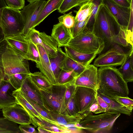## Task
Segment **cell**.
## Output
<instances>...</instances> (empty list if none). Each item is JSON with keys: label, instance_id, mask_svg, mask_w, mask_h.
Returning a JSON list of instances; mask_svg holds the SVG:
<instances>
[{"label": "cell", "instance_id": "obj_23", "mask_svg": "<svg viewBox=\"0 0 133 133\" xmlns=\"http://www.w3.org/2000/svg\"><path fill=\"white\" fill-rule=\"evenodd\" d=\"M66 54L60 47L57 49V56L54 58H49L51 70L57 82L61 72L63 70V63Z\"/></svg>", "mask_w": 133, "mask_h": 133}, {"label": "cell", "instance_id": "obj_48", "mask_svg": "<svg viewBox=\"0 0 133 133\" xmlns=\"http://www.w3.org/2000/svg\"><path fill=\"white\" fill-rule=\"evenodd\" d=\"M130 12L129 21L127 29L128 30L133 31V0H131L130 5Z\"/></svg>", "mask_w": 133, "mask_h": 133}, {"label": "cell", "instance_id": "obj_8", "mask_svg": "<svg viewBox=\"0 0 133 133\" xmlns=\"http://www.w3.org/2000/svg\"><path fill=\"white\" fill-rule=\"evenodd\" d=\"M97 95V91L92 89L76 87L74 99L79 114H92L89 111V109L96 100Z\"/></svg>", "mask_w": 133, "mask_h": 133}, {"label": "cell", "instance_id": "obj_27", "mask_svg": "<svg viewBox=\"0 0 133 133\" xmlns=\"http://www.w3.org/2000/svg\"><path fill=\"white\" fill-rule=\"evenodd\" d=\"M97 94L109 105V112L122 114L130 116L132 113V110L122 105L115 99L106 96L97 92Z\"/></svg>", "mask_w": 133, "mask_h": 133}, {"label": "cell", "instance_id": "obj_19", "mask_svg": "<svg viewBox=\"0 0 133 133\" xmlns=\"http://www.w3.org/2000/svg\"><path fill=\"white\" fill-rule=\"evenodd\" d=\"M66 56L79 63L87 66L98 54L97 53L87 54L77 51L67 46H64Z\"/></svg>", "mask_w": 133, "mask_h": 133}, {"label": "cell", "instance_id": "obj_6", "mask_svg": "<svg viewBox=\"0 0 133 133\" xmlns=\"http://www.w3.org/2000/svg\"><path fill=\"white\" fill-rule=\"evenodd\" d=\"M66 46L82 53L98 54L104 45L101 39L86 28L82 33L72 38Z\"/></svg>", "mask_w": 133, "mask_h": 133}, {"label": "cell", "instance_id": "obj_4", "mask_svg": "<svg viewBox=\"0 0 133 133\" xmlns=\"http://www.w3.org/2000/svg\"><path fill=\"white\" fill-rule=\"evenodd\" d=\"M121 114L106 112L98 115L89 114L78 123L83 129L92 133H108Z\"/></svg>", "mask_w": 133, "mask_h": 133}, {"label": "cell", "instance_id": "obj_40", "mask_svg": "<svg viewBox=\"0 0 133 133\" xmlns=\"http://www.w3.org/2000/svg\"><path fill=\"white\" fill-rule=\"evenodd\" d=\"M114 98L122 105L132 111L133 108V100L132 99L128 97L116 96Z\"/></svg>", "mask_w": 133, "mask_h": 133}, {"label": "cell", "instance_id": "obj_32", "mask_svg": "<svg viewBox=\"0 0 133 133\" xmlns=\"http://www.w3.org/2000/svg\"><path fill=\"white\" fill-rule=\"evenodd\" d=\"M91 0H63L57 10L59 13L64 14L73 8L81 6Z\"/></svg>", "mask_w": 133, "mask_h": 133}, {"label": "cell", "instance_id": "obj_52", "mask_svg": "<svg viewBox=\"0 0 133 133\" xmlns=\"http://www.w3.org/2000/svg\"><path fill=\"white\" fill-rule=\"evenodd\" d=\"M2 78H3V77L1 72L0 71V79Z\"/></svg>", "mask_w": 133, "mask_h": 133}, {"label": "cell", "instance_id": "obj_13", "mask_svg": "<svg viewBox=\"0 0 133 133\" xmlns=\"http://www.w3.org/2000/svg\"><path fill=\"white\" fill-rule=\"evenodd\" d=\"M102 3L115 17L121 27L127 29L130 19V8L122 6L111 0H102Z\"/></svg>", "mask_w": 133, "mask_h": 133}, {"label": "cell", "instance_id": "obj_26", "mask_svg": "<svg viewBox=\"0 0 133 133\" xmlns=\"http://www.w3.org/2000/svg\"><path fill=\"white\" fill-rule=\"evenodd\" d=\"M32 124L36 127L42 128L49 131L50 133H68L67 131L62 126L48 122L43 119H40L37 117L31 118Z\"/></svg>", "mask_w": 133, "mask_h": 133}, {"label": "cell", "instance_id": "obj_10", "mask_svg": "<svg viewBox=\"0 0 133 133\" xmlns=\"http://www.w3.org/2000/svg\"><path fill=\"white\" fill-rule=\"evenodd\" d=\"M2 109L4 117L11 121L20 124H32L30 115L22 106L17 103Z\"/></svg>", "mask_w": 133, "mask_h": 133}, {"label": "cell", "instance_id": "obj_37", "mask_svg": "<svg viewBox=\"0 0 133 133\" xmlns=\"http://www.w3.org/2000/svg\"><path fill=\"white\" fill-rule=\"evenodd\" d=\"M59 22L62 24L66 28L70 30L74 26L75 20L72 12L64 14L58 18Z\"/></svg>", "mask_w": 133, "mask_h": 133}, {"label": "cell", "instance_id": "obj_41", "mask_svg": "<svg viewBox=\"0 0 133 133\" xmlns=\"http://www.w3.org/2000/svg\"><path fill=\"white\" fill-rule=\"evenodd\" d=\"M7 6L14 9L20 10L25 6L24 0H4Z\"/></svg>", "mask_w": 133, "mask_h": 133}, {"label": "cell", "instance_id": "obj_7", "mask_svg": "<svg viewBox=\"0 0 133 133\" xmlns=\"http://www.w3.org/2000/svg\"><path fill=\"white\" fill-rule=\"evenodd\" d=\"M66 86L52 85L48 90H40L44 105L47 110L67 115L65 100Z\"/></svg>", "mask_w": 133, "mask_h": 133}, {"label": "cell", "instance_id": "obj_35", "mask_svg": "<svg viewBox=\"0 0 133 133\" xmlns=\"http://www.w3.org/2000/svg\"><path fill=\"white\" fill-rule=\"evenodd\" d=\"M29 75L23 74H17L10 76L6 80L16 90H17L20 88L23 81Z\"/></svg>", "mask_w": 133, "mask_h": 133}, {"label": "cell", "instance_id": "obj_25", "mask_svg": "<svg viewBox=\"0 0 133 133\" xmlns=\"http://www.w3.org/2000/svg\"><path fill=\"white\" fill-rule=\"evenodd\" d=\"M133 53L128 56L118 70L127 83L133 81Z\"/></svg>", "mask_w": 133, "mask_h": 133}, {"label": "cell", "instance_id": "obj_51", "mask_svg": "<svg viewBox=\"0 0 133 133\" xmlns=\"http://www.w3.org/2000/svg\"><path fill=\"white\" fill-rule=\"evenodd\" d=\"M30 3H32L36 1H39L41 0H26Z\"/></svg>", "mask_w": 133, "mask_h": 133}, {"label": "cell", "instance_id": "obj_45", "mask_svg": "<svg viewBox=\"0 0 133 133\" xmlns=\"http://www.w3.org/2000/svg\"><path fill=\"white\" fill-rule=\"evenodd\" d=\"M69 133H82L84 132L81 127L74 126L65 128Z\"/></svg>", "mask_w": 133, "mask_h": 133}, {"label": "cell", "instance_id": "obj_2", "mask_svg": "<svg viewBox=\"0 0 133 133\" xmlns=\"http://www.w3.org/2000/svg\"><path fill=\"white\" fill-rule=\"evenodd\" d=\"M97 92L109 97H127L129 91L127 83L114 67H99L98 70Z\"/></svg>", "mask_w": 133, "mask_h": 133}, {"label": "cell", "instance_id": "obj_44", "mask_svg": "<svg viewBox=\"0 0 133 133\" xmlns=\"http://www.w3.org/2000/svg\"><path fill=\"white\" fill-rule=\"evenodd\" d=\"M19 128L22 133H36L37 131L30 124H20Z\"/></svg>", "mask_w": 133, "mask_h": 133}, {"label": "cell", "instance_id": "obj_3", "mask_svg": "<svg viewBox=\"0 0 133 133\" xmlns=\"http://www.w3.org/2000/svg\"><path fill=\"white\" fill-rule=\"evenodd\" d=\"M28 61L16 53L5 39L0 43V71L3 79L17 74L29 75Z\"/></svg>", "mask_w": 133, "mask_h": 133}, {"label": "cell", "instance_id": "obj_14", "mask_svg": "<svg viewBox=\"0 0 133 133\" xmlns=\"http://www.w3.org/2000/svg\"><path fill=\"white\" fill-rule=\"evenodd\" d=\"M19 89L25 97L46 110L44 105L41 91L32 82L29 75L25 78Z\"/></svg>", "mask_w": 133, "mask_h": 133}, {"label": "cell", "instance_id": "obj_49", "mask_svg": "<svg viewBox=\"0 0 133 133\" xmlns=\"http://www.w3.org/2000/svg\"><path fill=\"white\" fill-rule=\"evenodd\" d=\"M4 0H0V8L7 6ZM5 39V36L0 26V43Z\"/></svg>", "mask_w": 133, "mask_h": 133}, {"label": "cell", "instance_id": "obj_36", "mask_svg": "<svg viewBox=\"0 0 133 133\" xmlns=\"http://www.w3.org/2000/svg\"><path fill=\"white\" fill-rule=\"evenodd\" d=\"M91 15L82 21H75L73 27L70 30L72 38L82 33L86 28V25Z\"/></svg>", "mask_w": 133, "mask_h": 133}, {"label": "cell", "instance_id": "obj_38", "mask_svg": "<svg viewBox=\"0 0 133 133\" xmlns=\"http://www.w3.org/2000/svg\"><path fill=\"white\" fill-rule=\"evenodd\" d=\"M68 115L72 116L79 115L74 99V95L66 105Z\"/></svg>", "mask_w": 133, "mask_h": 133}, {"label": "cell", "instance_id": "obj_24", "mask_svg": "<svg viewBox=\"0 0 133 133\" xmlns=\"http://www.w3.org/2000/svg\"><path fill=\"white\" fill-rule=\"evenodd\" d=\"M63 0H48L41 11L33 28L38 25L54 11L58 10Z\"/></svg>", "mask_w": 133, "mask_h": 133}, {"label": "cell", "instance_id": "obj_11", "mask_svg": "<svg viewBox=\"0 0 133 133\" xmlns=\"http://www.w3.org/2000/svg\"><path fill=\"white\" fill-rule=\"evenodd\" d=\"M128 56L116 50L110 49L100 55L93 65L97 67H115L121 65Z\"/></svg>", "mask_w": 133, "mask_h": 133}, {"label": "cell", "instance_id": "obj_30", "mask_svg": "<svg viewBox=\"0 0 133 133\" xmlns=\"http://www.w3.org/2000/svg\"><path fill=\"white\" fill-rule=\"evenodd\" d=\"M87 66L79 63L66 56L63 63V70L66 71L73 70L78 76L84 70Z\"/></svg>", "mask_w": 133, "mask_h": 133}, {"label": "cell", "instance_id": "obj_31", "mask_svg": "<svg viewBox=\"0 0 133 133\" xmlns=\"http://www.w3.org/2000/svg\"><path fill=\"white\" fill-rule=\"evenodd\" d=\"M18 127L16 123L0 117V133H20Z\"/></svg>", "mask_w": 133, "mask_h": 133}, {"label": "cell", "instance_id": "obj_18", "mask_svg": "<svg viewBox=\"0 0 133 133\" xmlns=\"http://www.w3.org/2000/svg\"><path fill=\"white\" fill-rule=\"evenodd\" d=\"M4 39L16 53L23 57L26 54L28 48V41L24 35L7 37Z\"/></svg>", "mask_w": 133, "mask_h": 133}, {"label": "cell", "instance_id": "obj_39", "mask_svg": "<svg viewBox=\"0 0 133 133\" xmlns=\"http://www.w3.org/2000/svg\"><path fill=\"white\" fill-rule=\"evenodd\" d=\"M95 3V6L91 15L86 25V28L92 31L95 16L97 12L98 7L102 3V0H92Z\"/></svg>", "mask_w": 133, "mask_h": 133}, {"label": "cell", "instance_id": "obj_15", "mask_svg": "<svg viewBox=\"0 0 133 133\" xmlns=\"http://www.w3.org/2000/svg\"><path fill=\"white\" fill-rule=\"evenodd\" d=\"M40 56V62L36 64V67L48 78L52 85L57 84V82L52 71L49 57L44 48L41 45H37Z\"/></svg>", "mask_w": 133, "mask_h": 133}, {"label": "cell", "instance_id": "obj_34", "mask_svg": "<svg viewBox=\"0 0 133 133\" xmlns=\"http://www.w3.org/2000/svg\"><path fill=\"white\" fill-rule=\"evenodd\" d=\"M77 76L73 70L66 71L62 70L58 77L57 85H67L74 83Z\"/></svg>", "mask_w": 133, "mask_h": 133}, {"label": "cell", "instance_id": "obj_5", "mask_svg": "<svg viewBox=\"0 0 133 133\" xmlns=\"http://www.w3.org/2000/svg\"><path fill=\"white\" fill-rule=\"evenodd\" d=\"M0 26L5 38L22 34L24 24L20 11L8 6L0 8Z\"/></svg>", "mask_w": 133, "mask_h": 133}, {"label": "cell", "instance_id": "obj_22", "mask_svg": "<svg viewBox=\"0 0 133 133\" xmlns=\"http://www.w3.org/2000/svg\"><path fill=\"white\" fill-rule=\"evenodd\" d=\"M39 37L41 39V44L45 49L49 58H54L57 56V44L51 36L45 32H39Z\"/></svg>", "mask_w": 133, "mask_h": 133}, {"label": "cell", "instance_id": "obj_9", "mask_svg": "<svg viewBox=\"0 0 133 133\" xmlns=\"http://www.w3.org/2000/svg\"><path fill=\"white\" fill-rule=\"evenodd\" d=\"M46 1L40 0L30 3L20 11L24 27L22 34L26 37L33 27Z\"/></svg>", "mask_w": 133, "mask_h": 133}, {"label": "cell", "instance_id": "obj_46", "mask_svg": "<svg viewBox=\"0 0 133 133\" xmlns=\"http://www.w3.org/2000/svg\"><path fill=\"white\" fill-rule=\"evenodd\" d=\"M89 111L90 113L97 114L101 113L100 108L97 103L96 99L90 108Z\"/></svg>", "mask_w": 133, "mask_h": 133}, {"label": "cell", "instance_id": "obj_29", "mask_svg": "<svg viewBox=\"0 0 133 133\" xmlns=\"http://www.w3.org/2000/svg\"><path fill=\"white\" fill-rule=\"evenodd\" d=\"M95 6L92 0L82 5L75 17V21L81 22L85 20L90 16Z\"/></svg>", "mask_w": 133, "mask_h": 133}, {"label": "cell", "instance_id": "obj_33", "mask_svg": "<svg viewBox=\"0 0 133 133\" xmlns=\"http://www.w3.org/2000/svg\"><path fill=\"white\" fill-rule=\"evenodd\" d=\"M28 43L27 52L23 58L28 60L34 61L36 64L39 63L40 56L37 45L29 41Z\"/></svg>", "mask_w": 133, "mask_h": 133}, {"label": "cell", "instance_id": "obj_54", "mask_svg": "<svg viewBox=\"0 0 133 133\" xmlns=\"http://www.w3.org/2000/svg\"><path fill=\"white\" fill-rule=\"evenodd\" d=\"M1 109L0 108V110H1Z\"/></svg>", "mask_w": 133, "mask_h": 133}, {"label": "cell", "instance_id": "obj_42", "mask_svg": "<svg viewBox=\"0 0 133 133\" xmlns=\"http://www.w3.org/2000/svg\"><path fill=\"white\" fill-rule=\"evenodd\" d=\"M76 87V86L75 85L74 82L67 85L65 97L66 105L74 95Z\"/></svg>", "mask_w": 133, "mask_h": 133}, {"label": "cell", "instance_id": "obj_12", "mask_svg": "<svg viewBox=\"0 0 133 133\" xmlns=\"http://www.w3.org/2000/svg\"><path fill=\"white\" fill-rule=\"evenodd\" d=\"M74 84L76 87L90 88L97 91L98 88V69L93 64H90L77 76Z\"/></svg>", "mask_w": 133, "mask_h": 133}, {"label": "cell", "instance_id": "obj_43", "mask_svg": "<svg viewBox=\"0 0 133 133\" xmlns=\"http://www.w3.org/2000/svg\"><path fill=\"white\" fill-rule=\"evenodd\" d=\"M96 101L100 108L101 113L109 112L110 107L109 105L98 94L96 97Z\"/></svg>", "mask_w": 133, "mask_h": 133}, {"label": "cell", "instance_id": "obj_16", "mask_svg": "<svg viewBox=\"0 0 133 133\" xmlns=\"http://www.w3.org/2000/svg\"><path fill=\"white\" fill-rule=\"evenodd\" d=\"M16 90L9 81L2 79L0 83V108H3L16 103L12 95Z\"/></svg>", "mask_w": 133, "mask_h": 133}, {"label": "cell", "instance_id": "obj_47", "mask_svg": "<svg viewBox=\"0 0 133 133\" xmlns=\"http://www.w3.org/2000/svg\"><path fill=\"white\" fill-rule=\"evenodd\" d=\"M117 4L127 8L130 7L131 0H111Z\"/></svg>", "mask_w": 133, "mask_h": 133}, {"label": "cell", "instance_id": "obj_28", "mask_svg": "<svg viewBox=\"0 0 133 133\" xmlns=\"http://www.w3.org/2000/svg\"><path fill=\"white\" fill-rule=\"evenodd\" d=\"M29 75L32 82L40 90H48L52 85L41 71L31 73Z\"/></svg>", "mask_w": 133, "mask_h": 133}, {"label": "cell", "instance_id": "obj_1", "mask_svg": "<svg viewBox=\"0 0 133 133\" xmlns=\"http://www.w3.org/2000/svg\"><path fill=\"white\" fill-rule=\"evenodd\" d=\"M126 29L121 27L105 5L100 4L95 17L92 31L104 44L103 49L98 55L116 45L132 46L128 40Z\"/></svg>", "mask_w": 133, "mask_h": 133}, {"label": "cell", "instance_id": "obj_21", "mask_svg": "<svg viewBox=\"0 0 133 133\" xmlns=\"http://www.w3.org/2000/svg\"><path fill=\"white\" fill-rule=\"evenodd\" d=\"M52 118L58 124L63 127L64 125L79 123L81 120L87 115V113L76 116L63 114L54 111L48 110Z\"/></svg>", "mask_w": 133, "mask_h": 133}, {"label": "cell", "instance_id": "obj_53", "mask_svg": "<svg viewBox=\"0 0 133 133\" xmlns=\"http://www.w3.org/2000/svg\"><path fill=\"white\" fill-rule=\"evenodd\" d=\"M3 79V78H1L0 79V83L1 82V81L2 80V79Z\"/></svg>", "mask_w": 133, "mask_h": 133}, {"label": "cell", "instance_id": "obj_20", "mask_svg": "<svg viewBox=\"0 0 133 133\" xmlns=\"http://www.w3.org/2000/svg\"><path fill=\"white\" fill-rule=\"evenodd\" d=\"M12 95L15 98L16 103L22 106L31 118L37 117L40 119L46 121L45 119L40 115L26 99L19 89L14 91Z\"/></svg>", "mask_w": 133, "mask_h": 133}, {"label": "cell", "instance_id": "obj_50", "mask_svg": "<svg viewBox=\"0 0 133 133\" xmlns=\"http://www.w3.org/2000/svg\"><path fill=\"white\" fill-rule=\"evenodd\" d=\"M37 129L38 131V132L39 133H48L50 132L47 130L44 129V128L38 127Z\"/></svg>", "mask_w": 133, "mask_h": 133}, {"label": "cell", "instance_id": "obj_17", "mask_svg": "<svg viewBox=\"0 0 133 133\" xmlns=\"http://www.w3.org/2000/svg\"><path fill=\"white\" fill-rule=\"evenodd\" d=\"M51 35L58 48L66 46L72 38L70 30L60 22L54 25Z\"/></svg>", "mask_w": 133, "mask_h": 133}]
</instances>
